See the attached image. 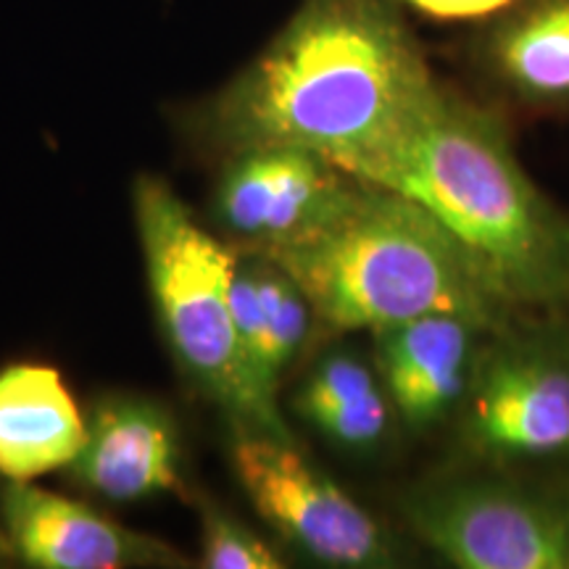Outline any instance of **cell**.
I'll list each match as a JSON object with an SVG mask.
<instances>
[{
    "label": "cell",
    "instance_id": "obj_12",
    "mask_svg": "<svg viewBox=\"0 0 569 569\" xmlns=\"http://www.w3.org/2000/svg\"><path fill=\"white\" fill-rule=\"evenodd\" d=\"M490 84L530 109H569V0H515L478 46Z\"/></svg>",
    "mask_w": 569,
    "mask_h": 569
},
{
    "label": "cell",
    "instance_id": "obj_1",
    "mask_svg": "<svg viewBox=\"0 0 569 569\" xmlns=\"http://www.w3.org/2000/svg\"><path fill=\"white\" fill-rule=\"evenodd\" d=\"M436 82L398 0H301L209 106L230 153L301 148L340 167Z\"/></svg>",
    "mask_w": 569,
    "mask_h": 569
},
{
    "label": "cell",
    "instance_id": "obj_8",
    "mask_svg": "<svg viewBox=\"0 0 569 569\" xmlns=\"http://www.w3.org/2000/svg\"><path fill=\"white\" fill-rule=\"evenodd\" d=\"M359 180L301 148L232 153L217 190V217L246 243L272 248L315 232L351 198Z\"/></svg>",
    "mask_w": 569,
    "mask_h": 569
},
{
    "label": "cell",
    "instance_id": "obj_14",
    "mask_svg": "<svg viewBox=\"0 0 569 569\" xmlns=\"http://www.w3.org/2000/svg\"><path fill=\"white\" fill-rule=\"evenodd\" d=\"M298 417L346 451H375L390 432L396 409L375 361L353 351H330L298 388Z\"/></svg>",
    "mask_w": 569,
    "mask_h": 569
},
{
    "label": "cell",
    "instance_id": "obj_3",
    "mask_svg": "<svg viewBox=\"0 0 569 569\" xmlns=\"http://www.w3.org/2000/svg\"><path fill=\"white\" fill-rule=\"evenodd\" d=\"M256 253L293 277L336 330L375 332L430 315L501 330L519 311L430 211L365 182L319 230Z\"/></svg>",
    "mask_w": 569,
    "mask_h": 569
},
{
    "label": "cell",
    "instance_id": "obj_2",
    "mask_svg": "<svg viewBox=\"0 0 569 569\" xmlns=\"http://www.w3.org/2000/svg\"><path fill=\"white\" fill-rule=\"evenodd\" d=\"M338 169L430 211L517 309L569 306V219L519 167L496 113L436 80Z\"/></svg>",
    "mask_w": 569,
    "mask_h": 569
},
{
    "label": "cell",
    "instance_id": "obj_10",
    "mask_svg": "<svg viewBox=\"0 0 569 569\" xmlns=\"http://www.w3.org/2000/svg\"><path fill=\"white\" fill-rule=\"evenodd\" d=\"M0 515L13 549L30 567L122 569L180 565V557L167 546L119 528L84 503L48 493L30 482H6L0 490Z\"/></svg>",
    "mask_w": 569,
    "mask_h": 569
},
{
    "label": "cell",
    "instance_id": "obj_17",
    "mask_svg": "<svg viewBox=\"0 0 569 569\" xmlns=\"http://www.w3.org/2000/svg\"><path fill=\"white\" fill-rule=\"evenodd\" d=\"M436 19H475L509 9L515 0H398Z\"/></svg>",
    "mask_w": 569,
    "mask_h": 569
},
{
    "label": "cell",
    "instance_id": "obj_7",
    "mask_svg": "<svg viewBox=\"0 0 569 569\" xmlns=\"http://www.w3.org/2000/svg\"><path fill=\"white\" fill-rule=\"evenodd\" d=\"M230 457L256 511L311 559L343 569L398 565L386 525L311 467L293 440L238 430Z\"/></svg>",
    "mask_w": 569,
    "mask_h": 569
},
{
    "label": "cell",
    "instance_id": "obj_5",
    "mask_svg": "<svg viewBox=\"0 0 569 569\" xmlns=\"http://www.w3.org/2000/svg\"><path fill=\"white\" fill-rule=\"evenodd\" d=\"M411 532L461 569H569V478L475 465L409 488Z\"/></svg>",
    "mask_w": 569,
    "mask_h": 569
},
{
    "label": "cell",
    "instance_id": "obj_11",
    "mask_svg": "<svg viewBox=\"0 0 569 569\" xmlns=\"http://www.w3.org/2000/svg\"><path fill=\"white\" fill-rule=\"evenodd\" d=\"M71 478L111 501L172 490L180 482V436L174 419L146 398H109L92 411Z\"/></svg>",
    "mask_w": 569,
    "mask_h": 569
},
{
    "label": "cell",
    "instance_id": "obj_6",
    "mask_svg": "<svg viewBox=\"0 0 569 569\" xmlns=\"http://www.w3.org/2000/svg\"><path fill=\"white\" fill-rule=\"evenodd\" d=\"M457 440L472 465L569 461V325H507L488 332Z\"/></svg>",
    "mask_w": 569,
    "mask_h": 569
},
{
    "label": "cell",
    "instance_id": "obj_9",
    "mask_svg": "<svg viewBox=\"0 0 569 569\" xmlns=\"http://www.w3.org/2000/svg\"><path fill=\"white\" fill-rule=\"evenodd\" d=\"M488 332L451 315L375 330V369L403 425L425 432L457 417Z\"/></svg>",
    "mask_w": 569,
    "mask_h": 569
},
{
    "label": "cell",
    "instance_id": "obj_15",
    "mask_svg": "<svg viewBox=\"0 0 569 569\" xmlns=\"http://www.w3.org/2000/svg\"><path fill=\"white\" fill-rule=\"evenodd\" d=\"M251 267L259 288L261 309H264L267 322V369L277 382L282 369L290 359L301 351L306 336H309V315L311 303L298 288L293 277L277 267L272 259L256 253L251 256Z\"/></svg>",
    "mask_w": 569,
    "mask_h": 569
},
{
    "label": "cell",
    "instance_id": "obj_4",
    "mask_svg": "<svg viewBox=\"0 0 569 569\" xmlns=\"http://www.w3.org/2000/svg\"><path fill=\"white\" fill-rule=\"evenodd\" d=\"M132 198L151 293L177 361L238 430L293 440L234 327L232 253L196 224L167 182L140 177Z\"/></svg>",
    "mask_w": 569,
    "mask_h": 569
},
{
    "label": "cell",
    "instance_id": "obj_16",
    "mask_svg": "<svg viewBox=\"0 0 569 569\" xmlns=\"http://www.w3.org/2000/svg\"><path fill=\"white\" fill-rule=\"evenodd\" d=\"M201 559L209 569H280L284 561L246 525L203 501L201 507Z\"/></svg>",
    "mask_w": 569,
    "mask_h": 569
},
{
    "label": "cell",
    "instance_id": "obj_13",
    "mask_svg": "<svg viewBox=\"0 0 569 569\" xmlns=\"http://www.w3.org/2000/svg\"><path fill=\"white\" fill-rule=\"evenodd\" d=\"M88 425L61 375L46 365H13L0 372V475L30 482L69 467Z\"/></svg>",
    "mask_w": 569,
    "mask_h": 569
}]
</instances>
